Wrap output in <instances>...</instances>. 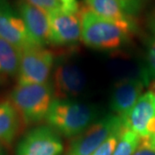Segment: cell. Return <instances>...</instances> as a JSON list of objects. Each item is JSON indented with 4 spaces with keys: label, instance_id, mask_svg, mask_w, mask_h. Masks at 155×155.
Returning a JSON list of instances; mask_svg holds the SVG:
<instances>
[{
    "label": "cell",
    "instance_id": "cell-25",
    "mask_svg": "<svg viewBox=\"0 0 155 155\" xmlns=\"http://www.w3.org/2000/svg\"><path fill=\"white\" fill-rule=\"evenodd\" d=\"M0 155H3V153H2V150H1V147H0Z\"/></svg>",
    "mask_w": 155,
    "mask_h": 155
},
{
    "label": "cell",
    "instance_id": "cell-15",
    "mask_svg": "<svg viewBox=\"0 0 155 155\" xmlns=\"http://www.w3.org/2000/svg\"><path fill=\"white\" fill-rule=\"evenodd\" d=\"M21 60V50L0 38V79L16 76Z\"/></svg>",
    "mask_w": 155,
    "mask_h": 155
},
{
    "label": "cell",
    "instance_id": "cell-24",
    "mask_svg": "<svg viewBox=\"0 0 155 155\" xmlns=\"http://www.w3.org/2000/svg\"><path fill=\"white\" fill-rule=\"evenodd\" d=\"M149 91L151 93L155 95V79L152 80L149 83Z\"/></svg>",
    "mask_w": 155,
    "mask_h": 155
},
{
    "label": "cell",
    "instance_id": "cell-17",
    "mask_svg": "<svg viewBox=\"0 0 155 155\" xmlns=\"http://www.w3.org/2000/svg\"><path fill=\"white\" fill-rule=\"evenodd\" d=\"M147 78L155 79V36L148 41L147 50V68L144 71Z\"/></svg>",
    "mask_w": 155,
    "mask_h": 155
},
{
    "label": "cell",
    "instance_id": "cell-16",
    "mask_svg": "<svg viewBox=\"0 0 155 155\" xmlns=\"http://www.w3.org/2000/svg\"><path fill=\"white\" fill-rule=\"evenodd\" d=\"M140 143V138L133 131L125 128L112 155H133Z\"/></svg>",
    "mask_w": 155,
    "mask_h": 155
},
{
    "label": "cell",
    "instance_id": "cell-7",
    "mask_svg": "<svg viewBox=\"0 0 155 155\" xmlns=\"http://www.w3.org/2000/svg\"><path fill=\"white\" fill-rule=\"evenodd\" d=\"M150 83L145 72L136 77L122 78L114 85L110 95L111 110L124 119L143 94L145 86Z\"/></svg>",
    "mask_w": 155,
    "mask_h": 155
},
{
    "label": "cell",
    "instance_id": "cell-13",
    "mask_svg": "<svg viewBox=\"0 0 155 155\" xmlns=\"http://www.w3.org/2000/svg\"><path fill=\"white\" fill-rule=\"evenodd\" d=\"M90 11L105 19L113 22L134 27L132 17L123 11L118 0H84Z\"/></svg>",
    "mask_w": 155,
    "mask_h": 155
},
{
    "label": "cell",
    "instance_id": "cell-21",
    "mask_svg": "<svg viewBox=\"0 0 155 155\" xmlns=\"http://www.w3.org/2000/svg\"><path fill=\"white\" fill-rule=\"evenodd\" d=\"M133 155H155V151L146 146L140 144L139 147Z\"/></svg>",
    "mask_w": 155,
    "mask_h": 155
},
{
    "label": "cell",
    "instance_id": "cell-10",
    "mask_svg": "<svg viewBox=\"0 0 155 155\" xmlns=\"http://www.w3.org/2000/svg\"><path fill=\"white\" fill-rule=\"evenodd\" d=\"M125 128L139 135L148 138L155 134V95L143 93L132 110L123 119Z\"/></svg>",
    "mask_w": 155,
    "mask_h": 155
},
{
    "label": "cell",
    "instance_id": "cell-9",
    "mask_svg": "<svg viewBox=\"0 0 155 155\" xmlns=\"http://www.w3.org/2000/svg\"><path fill=\"white\" fill-rule=\"evenodd\" d=\"M51 84L55 99H71L82 93L86 84V78L74 63L62 62L53 70Z\"/></svg>",
    "mask_w": 155,
    "mask_h": 155
},
{
    "label": "cell",
    "instance_id": "cell-1",
    "mask_svg": "<svg viewBox=\"0 0 155 155\" xmlns=\"http://www.w3.org/2000/svg\"><path fill=\"white\" fill-rule=\"evenodd\" d=\"M81 41L89 48L102 51L122 48L134 28L105 19L88 8L81 11Z\"/></svg>",
    "mask_w": 155,
    "mask_h": 155
},
{
    "label": "cell",
    "instance_id": "cell-11",
    "mask_svg": "<svg viewBox=\"0 0 155 155\" xmlns=\"http://www.w3.org/2000/svg\"><path fill=\"white\" fill-rule=\"evenodd\" d=\"M0 38L21 51L35 46L19 14L14 13L5 2L0 0Z\"/></svg>",
    "mask_w": 155,
    "mask_h": 155
},
{
    "label": "cell",
    "instance_id": "cell-19",
    "mask_svg": "<svg viewBox=\"0 0 155 155\" xmlns=\"http://www.w3.org/2000/svg\"><path fill=\"white\" fill-rule=\"evenodd\" d=\"M25 1H27L30 5L44 11L48 14L62 9L61 4L58 0H25Z\"/></svg>",
    "mask_w": 155,
    "mask_h": 155
},
{
    "label": "cell",
    "instance_id": "cell-20",
    "mask_svg": "<svg viewBox=\"0 0 155 155\" xmlns=\"http://www.w3.org/2000/svg\"><path fill=\"white\" fill-rule=\"evenodd\" d=\"M61 4L62 10L67 12L77 13L79 12V5L77 0H58Z\"/></svg>",
    "mask_w": 155,
    "mask_h": 155
},
{
    "label": "cell",
    "instance_id": "cell-4",
    "mask_svg": "<svg viewBox=\"0 0 155 155\" xmlns=\"http://www.w3.org/2000/svg\"><path fill=\"white\" fill-rule=\"evenodd\" d=\"M124 129V122L121 116H104L78 135L70 146L67 155H91L110 136L122 133Z\"/></svg>",
    "mask_w": 155,
    "mask_h": 155
},
{
    "label": "cell",
    "instance_id": "cell-2",
    "mask_svg": "<svg viewBox=\"0 0 155 155\" xmlns=\"http://www.w3.org/2000/svg\"><path fill=\"white\" fill-rule=\"evenodd\" d=\"M97 116L94 106L72 99H55L45 121L59 134L70 138L83 133L97 120Z\"/></svg>",
    "mask_w": 155,
    "mask_h": 155
},
{
    "label": "cell",
    "instance_id": "cell-18",
    "mask_svg": "<svg viewBox=\"0 0 155 155\" xmlns=\"http://www.w3.org/2000/svg\"><path fill=\"white\" fill-rule=\"evenodd\" d=\"M123 132V131H122ZM122 133L116 134L110 136L107 140H105L103 144L100 146L91 155H112L116 145L118 143L119 138L121 136Z\"/></svg>",
    "mask_w": 155,
    "mask_h": 155
},
{
    "label": "cell",
    "instance_id": "cell-22",
    "mask_svg": "<svg viewBox=\"0 0 155 155\" xmlns=\"http://www.w3.org/2000/svg\"><path fill=\"white\" fill-rule=\"evenodd\" d=\"M140 144L146 146V147L155 151V134L148 138H140Z\"/></svg>",
    "mask_w": 155,
    "mask_h": 155
},
{
    "label": "cell",
    "instance_id": "cell-3",
    "mask_svg": "<svg viewBox=\"0 0 155 155\" xmlns=\"http://www.w3.org/2000/svg\"><path fill=\"white\" fill-rule=\"evenodd\" d=\"M55 100L52 84H18L11 94V102L24 124H35L45 120Z\"/></svg>",
    "mask_w": 155,
    "mask_h": 155
},
{
    "label": "cell",
    "instance_id": "cell-5",
    "mask_svg": "<svg viewBox=\"0 0 155 155\" xmlns=\"http://www.w3.org/2000/svg\"><path fill=\"white\" fill-rule=\"evenodd\" d=\"M54 64L53 53L45 47L32 46L22 50L17 75L18 84L48 83Z\"/></svg>",
    "mask_w": 155,
    "mask_h": 155
},
{
    "label": "cell",
    "instance_id": "cell-8",
    "mask_svg": "<svg viewBox=\"0 0 155 155\" xmlns=\"http://www.w3.org/2000/svg\"><path fill=\"white\" fill-rule=\"evenodd\" d=\"M63 148L59 134L48 126H40L24 135L16 155H61Z\"/></svg>",
    "mask_w": 155,
    "mask_h": 155
},
{
    "label": "cell",
    "instance_id": "cell-23",
    "mask_svg": "<svg viewBox=\"0 0 155 155\" xmlns=\"http://www.w3.org/2000/svg\"><path fill=\"white\" fill-rule=\"evenodd\" d=\"M148 24H149L150 29L153 33V35L155 36V11L150 15L149 19H148Z\"/></svg>",
    "mask_w": 155,
    "mask_h": 155
},
{
    "label": "cell",
    "instance_id": "cell-12",
    "mask_svg": "<svg viewBox=\"0 0 155 155\" xmlns=\"http://www.w3.org/2000/svg\"><path fill=\"white\" fill-rule=\"evenodd\" d=\"M19 16L24 22L29 37L35 46L45 47L49 44L50 24L48 14L25 0L18 4Z\"/></svg>",
    "mask_w": 155,
    "mask_h": 155
},
{
    "label": "cell",
    "instance_id": "cell-14",
    "mask_svg": "<svg viewBox=\"0 0 155 155\" xmlns=\"http://www.w3.org/2000/svg\"><path fill=\"white\" fill-rule=\"evenodd\" d=\"M21 117L10 101L0 104V146L9 145L17 136Z\"/></svg>",
    "mask_w": 155,
    "mask_h": 155
},
{
    "label": "cell",
    "instance_id": "cell-6",
    "mask_svg": "<svg viewBox=\"0 0 155 155\" xmlns=\"http://www.w3.org/2000/svg\"><path fill=\"white\" fill-rule=\"evenodd\" d=\"M50 24L49 41L60 47H71L81 40V11L67 12L62 9L48 14Z\"/></svg>",
    "mask_w": 155,
    "mask_h": 155
}]
</instances>
